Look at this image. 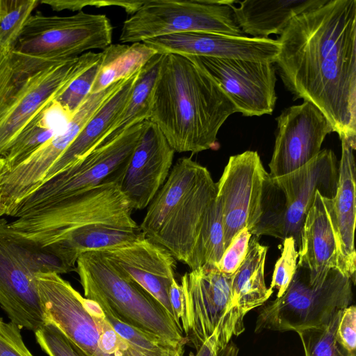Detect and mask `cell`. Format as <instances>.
<instances>
[{
    "label": "cell",
    "instance_id": "obj_7",
    "mask_svg": "<svg viewBox=\"0 0 356 356\" xmlns=\"http://www.w3.org/2000/svg\"><path fill=\"white\" fill-rule=\"evenodd\" d=\"M75 270L84 298L106 307L117 318L146 333L182 345L181 327L149 292L121 275L99 250L81 254Z\"/></svg>",
    "mask_w": 356,
    "mask_h": 356
},
{
    "label": "cell",
    "instance_id": "obj_27",
    "mask_svg": "<svg viewBox=\"0 0 356 356\" xmlns=\"http://www.w3.org/2000/svg\"><path fill=\"white\" fill-rule=\"evenodd\" d=\"M163 56L156 54L140 69L123 111L97 145H105L134 125L149 120L154 87Z\"/></svg>",
    "mask_w": 356,
    "mask_h": 356
},
{
    "label": "cell",
    "instance_id": "obj_32",
    "mask_svg": "<svg viewBox=\"0 0 356 356\" xmlns=\"http://www.w3.org/2000/svg\"><path fill=\"white\" fill-rule=\"evenodd\" d=\"M341 312L335 314L325 325L296 332L302 342L305 356H356L346 350L336 338Z\"/></svg>",
    "mask_w": 356,
    "mask_h": 356
},
{
    "label": "cell",
    "instance_id": "obj_24",
    "mask_svg": "<svg viewBox=\"0 0 356 356\" xmlns=\"http://www.w3.org/2000/svg\"><path fill=\"white\" fill-rule=\"evenodd\" d=\"M327 0L229 1L236 21L243 33L267 38L280 35L296 16L317 8Z\"/></svg>",
    "mask_w": 356,
    "mask_h": 356
},
{
    "label": "cell",
    "instance_id": "obj_15",
    "mask_svg": "<svg viewBox=\"0 0 356 356\" xmlns=\"http://www.w3.org/2000/svg\"><path fill=\"white\" fill-rule=\"evenodd\" d=\"M127 79L90 94L60 132L5 174L0 181V217L10 216L18 203L43 183L49 169L89 120Z\"/></svg>",
    "mask_w": 356,
    "mask_h": 356
},
{
    "label": "cell",
    "instance_id": "obj_5",
    "mask_svg": "<svg viewBox=\"0 0 356 356\" xmlns=\"http://www.w3.org/2000/svg\"><path fill=\"white\" fill-rule=\"evenodd\" d=\"M132 211L113 176L90 190L17 218L10 226L17 234L45 246L84 234L102 224L139 228Z\"/></svg>",
    "mask_w": 356,
    "mask_h": 356
},
{
    "label": "cell",
    "instance_id": "obj_40",
    "mask_svg": "<svg viewBox=\"0 0 356 356\" xmlns=\"http://www.w3.org/2000/svg\"><path fill=\"white\" fill-rule=\"evenodd\" d=\"M169 300L172 309L175 319L181 326L180 318L183 312V293L181 285L174 279L169 290Z\"/></svg>",
    "mask_w": 356,
    "mask_h": 356
},
{
    "label": "cell",
    "instance_id": "obj_23",
    "mask_svg": "<svg viewBox=\"0 0 356 356\" xmlns=\"http://www.w3.org/2000/svg\"><path fill=\"white\" fill-rule=\"evenodd\" d=\"M298 252L297 265L308 270L309 280L312 285L323 284L331 269L339 270L335 231L327 206L319 191L316 192L305 217Z\"/></svg>",
    "mask_w": 356,
    "mask_h": 356
},
{
    "label": "cell",
    "instance_id": "obj_1",
    "mask_svg": "<svg viewBox=\"0 0 356 356\" xmlns=\"http://www.w3.org/2000/svg\"><path fill=\"white\" fill-rule=\"evenodd\" d=\"M277 40L275 63L293 99L313 104L339 138L356 139V0H327Z\"/></svg>",
    "mask_w": 356,
    "mask_h": 356
},
{
    "label": "cell",
    "instance_id": "obj_43",
    "mask_svg": "<svg viewBox=\"0 0 356 356\" xmlns=\"http://www.w3.org/2000/svg\"><path fill=\"white\" fill-rule=\"evenodd\" d=\"M7 172L8 168L6 160L3 156L0 155V181Z\"/></svg>",
    "mask_w": 356,
    "mask_h": 356
},
{
    "label": "cell",
    "instance_id": "obj_22",
    "mask_svg": "<svg viewBox=\"0 0 356 356\" xmlns=\"http://www.w3.org/2000/svg\"><path fill=\"white\" fill-rule=\"evenodd\" d=\"M341 156L335 195L323 197L334 227L339 255V270L355 284L356 252L355 249V159L356 139L340 138Z\"/></svg>",
    "mask_w": 356,
    "mask_h": 356
},
{
    "label": "cell",
    "instance_id": "obj_13",
    "mask_svg": "<svg viewBox=\"0 0 356 356\" xmlns=\"http://www.w3.org/2000/svg\"><path fill=\"white\" fill-rule=\"evenodd\" d=\"M101 57V52L88 51L19 79L0 111V155L4 156L25 126Z\"/></svg>",
    "mask_w": 356,
    "mask_h": 356
},
{
    "label": "cell",
    "instance_id": "obj_34",
    "mask_svg": "<svg viewBox=\"0 0 356 356\" xmlns=\"http://www.w3.org/2000/svg\"><path fill=\"white\" fill-rule=\"evenodd\" d=\"M298 248L293 237L283 239L281 257L275 263L270 287L277 289V297L280 298L286 291L297 268Z\"/></svg>",
    "mask_w": 356,
    "mask_h": 356
},
{
    "label": "cell",
    "instance_id": "obj_33",
    "mask_svg": "<svg viewBox=\"0 0 356 356\" xmlns=\"http://www.w3.org/2000/svg\"><path fill=\"white\" fill-rule=\"evenodd\" d=\"M101 63L102 57L99 61L75 78L55 100L70 119L90 95L92 87L100 70Z\"/></svg>",
    "mask_w": 356,
    "mask_h": 356
},
{
    "label": "cell",
    "instance_id": "obj_29",
    "mask_svg": "<svg viewBox=\"0 0 356 356\" xmlns=\"http://www.w3.org/2000/svg\"><path fill=\"white\" fill-rule=\"evenodd\" d=\"M101 53V67L90 94L102 91L113 83L134 75L157 54L142 42L131 45L111 44Z\"/></svg>",
    "mask_w": 356,
    "mask_h": 356
},
{
    "label": "cell",
    "instance_id": "obj_20",
    "mask_svg": "<svg viewBox=\"0 0 356 356\" xmlns=\"http://www.w3.org/2000/svg\"><path fill=\"white\" fill-rule=\"evenodd\" d=\"M160 54L205 56L275 63L280 51L277 40L207 32L172 33L143 42Z\"/></svg>",
    "mask_w": 356,
    "mask_h": 356
},
{
    "label": "cell",
    "instance_id": "obj_35",
    "mask_svg": "<svg viewBox=\"0 0 356 356\" xmlns=\"http://www.w3.org/2000/svg\"><path fill=\"white\" fill-rule=\"evenodd\" d=\"M34 332L37 343L49 356H83L67 337L51 323H45Z\"/></svg>",
    "mask_w": 356,
    "mask_h": 356
},
{
    "label": "cell",
    "instance_id": "obj_11",
    "mask_svg": "<svg viewBox=\"0 0 356 356\" xmlns=\"http://www.w3.org/2000/svg\"><path fill=\"white\" fill-rule=\"evenodd\" d=\"M339 179L335 154L324 149L311 161L285 175L272 177L266 236L284 239L293 237L298 250L301 229L316 191L332 198Z\"/></svg>",
    "mask_w": 356,
    "mask_h": 356
},
{
    "label": "cell",
    "instance_id": "obj_2",
    "mask_svg": "<svg viewBox=\"0 0 356 356\" xmlns=\"http://www.w3.org/2000/svg\"><path fill=\"white\" fill-rule=\"evenodd\" d=\"M139 227L146 238L191 270L218 267L224 232L217 184L207 168L191 157L177 159Z\"/></svg>",
    "mask_w": 356,
    "mask_h": 356
},
{
    "label": "cell",
    "instance_id": "obj_30",
    "mask_svg": "<svg viewBox=\"0 0 356 356\" xmlns=\"http://www.w3.org/2000/svg\"><path fill=\"white\" fill-rule=\"evenodd\" d=\"M11 238L23 259L35 273H54L58 275L75 270L54 243L40 246L15 232L10 226Z\"/></svg>",
    "mask_w": 356,
    "mask_h": 356
},
{
    "label": "cell",
    "instance_id": "obj_17",
    "mask_svg": "<svg viewBox=\"0 0 356 356\" xmlns=\"http://www.w3.org/2000/svg\"><path fill=\"white\" fill-rule=\"evenodd\" d=\"M276 120L277 132L268 164L271 177L305 165L319 153L325 136L333 131L325 115L307 101L284 109Z\"/></svg>",
    "mask_w": 356,
    "mask_h": 356
},
{
    "label": "cell",
    "instance_id": "obj_26",
    "mask_svg": "<svg viewBox=\"0 0 356 356\" xmlns=\"http://www.w3.org/2000/svg\"><path fill=\"white\" fill-rule=\"evenodd\" d=\"M268 247L252 236L247 254L234 273L232 295L234 304L245 316L252 309L263 305L273 290L267 288L264 280V266Z\"/></svg>",
    "mask_w": 356,
    "mask_h": 356
},
{
    "label": "cell",
    "instance_id": "obj_37",
    "mask_svg": "<svg viewBox=\"0 0 356 356\" xmlns=\"http://www.w3.org/2000/svg\"><path fill=\"white\" fill-rule=\"evenodd\" d=\"M21 328L0 317V356H33L26 346Z\"/></svg>",
    "mask_w": 356,
    "mask_h": 356
},
{
    "label": "cell",
    "instance_id": "obj_8",
    "mask_svg": "<svg viewBox=\"0 0 356 356\" xmlns=\"http://www.w3.org/2000/svg\"><path fill=\"white\" fill-rule=\"evenodd\" d=\"M353 284L338 269H331L323 284L312 285L308 270L297 265L282 296L259 307L254 332H297L325 325L335 314L351 305Z\"/></svg>",
    "mask_w": 356,
    "mask_h": 356
},
{
    "label": "cell",
    "instance_id": "obj_9",
    "mask_svg": "<svg viewBox=\"0 0 356 356\" xmlns=\"http://www.w3.org/2000/svg\"><path fill=\"white\" fill-rule=\"evenodd\" d=\"M232 276L225 275L216 266L205 265L181 278V327L197 351L215 332L221 350L233 336L245 330V316L232 300Z\"/></svg>",
    "mask_w": 356,
    "mask_h": 356
},
{
    "label": "cell",
    "instance_id": "obj_28",
    "mask_svg": "<svg viewBox=\"0 0 356 356\" xmlns=\"http://www.w3.org/2000/svg\"><path fill=\"white\" fill-rule=\"evenodd\" d=\"M70 120L55 101L38 113L4 155L8 172L60 132Z\"/></svg>",
    "mask_w": 356,
    "mask_h": 356
},
{
    "label": "cell",
    "instance_id": "obj_14",
    "mask_svg": "<svg viewBox=\"0 0 356 356\" xmlns=\"http://www.w3.org/2000/svg\"><path fill=\"white\" fill-rule=\"evenodd\" d=\"M270 179L257 152L248 150L229 157L216 183L225 250L243 228L255 235L264 214Z\"/></svg>",
    "mask_w": 356,
    "mask_h": 356
},
{
    "label": "cell",
    "instance_id": "obj_21",
    "mask_svg": "<svg viewBox=\"0 0 356 356\" xmlns=\"http://www.w3.org/2000/svg\"><path fill=\"white\" fill-rule=\"evenodd\" d=\"M101 252L118 273L140 284L175 318L169 290L177 260L167 249L142 233L131 243Z\"/></svg>",
    "mask_w": 356,
    "mask_h": 356
},
{
    "label": "cell",
    "instance_id": "obj_4",
    "mask_svg": "<svg viewBox=\"0 0 356 356\" xmlns=\"http://www.w3.org/2000/svg\"><path fill=\"white\" fill-rule=\"evenodd\" d=\"M45 323L54 324L83 356H184L147 350L122 338L100 306L54 273L35 275Z\"/></svg>",
    "mask_w": 356,
    "mask_h": 356
},
{
    "label": "cell",
    "instance_id": "obj_18",
    "mask_svg": "<svg viewBox=\"0 0 356 356\" xmlns=\"http://www.w3.org/2000/svg\"><path fill=\"white\" fill-rule=\"evenodd\" d=\"M175 152L158 127L145 121L140 140L114 177L133 210L144 209L165 182Z\"/></svg>",
    "mask_w": 356,
    "mask_h": 356
},
{
    "label": "cell",
    "instance_id": "obj_12",
    "mask_svg": "<svg viewBox=\"0 0 356 356\" xmlns=\"http://www.w3.org/2000/svg\"><path fill=\"white\" fill-rule=\"evenodd\" d=\"M136 124L113 140L96 146L82 159L58 173L22 199L10 216L32 211L90 190L110 179L128 161L145 129Z\"/></svg>",
    "mask_w": 356,
    "mask_h": 356
},
{
    "label": "cell",
    "instance_id": "obj_16",
    "mask_svg": "<svg viewBox=\"0 0 356 356\" xmlns=\"http://www.w3.org/2000/svg\"><path fill=\"white\" fill-rule=\"evenodd\" d=\"M218 84L243 116L272 114L275 106L276 67L247 60L189 56Z\"/></svg>",
    "mask_w": 356,
    "mask_h": 356
},
{
    "label": "cell",
    "instance_id": "obj_39",
    "mask_svg": "<svg viewBox=\"0 0 356 356\" xmlns=\"http://www.w3.org/2000/svg\"><path fill=\"white\" fill-rule=\"evenodd\" d=\"M18 79L10 54L0 53V111L15 90Z\"/></svg>",
    "mask_w": 356,
    "mask_h": 356
},
{
    "label": "cell",
    "instance_id": "obj_10",
    "mask_svg": "<svg viewBox=\"0 0 356 356\" xmlns=\"http://www.w3.org/2000/svg\"><path fill=\"white\" fill-rule=\"evenodd\" d=\"M184 32L244 36L228 0H148L124 22L119 41L141 42Z\"/></svg>",
    "mask_w": 356,
    "mask_h": 356
},
{
    "label": "cell",
    "instance_id": "obj_41",
    "mask_svg": "<svg viewBox=\"0 0 356 356\" xmlns=\"http://www.w3.org/2000/svg\"><path fill=\"white\" fill-rule=\"evenodd\" d=\"M220 351L218 347L216 333L214 332L197 351L195 356H216Z\"/></svg>",
    "mask_w": 356,
    "mask_h": 356
},
{
    "label": "cell",
    "instance_id": "obj_3",
    "mask_svg": "<svg viewBox=\"0 0 356 356\" xmlns=\"http://www.w3.org/2000/svg\"><path fill=\"white\" fill-rule=\"evenodd\" d=\"M236 112L216 81L189 56L164 54L149 121L175 152L213 148L220 128Z\"/></svg>",
    "mask_w": 356,
    "mask_h": 356
},
{
    "label": "cell",
    "instance_id": "obj_42",
    "mask_svg": "<svg viewBox=\"0 0 356 356\" xmlns=\"http://www.w3.org/2000/svg\"><path fill=\"white\" fill-rule=\"evenodd\" d=\"M238 346L230 341L225 348L218 352L216 356H238Z\"/></svg>",
    "mask_w": 356,
    "mask_h": 356
},
{
    "label": "cell",
    "instance_id": "obj_36",
    "mask_svg": "<svg viewBox=\"0 0 356 356\" xmlns=\"http://www.w3.org/2000/svg\"><path fill=\"white\" fill-rule=\"evenodd\" d=\"M252 234L247 228L241 229L233 238L218 264L220 270L227 276H232L244 260Z\"/></svg>",
    "mask_w": 356,
    "mask_h": 356
},
{
    "label": "cell",
    "instance_id": "obj_6",
    "mask_svg": "<svg viewBox=\"0 0 356 356\" xmlns=\"http://www.w3.org/2000/svg\"><path fill=\"white\" fill-rule=\"evenodd\" d=\"M113 26L104 14L79 10L70 16L31 15L10 54L17 77L77 57L112 42Z\"/></svg>",
    "mask_w": 356,
    "mask_h": 356
},
{
    "label": "cell",
    "instance_id": "obj_25",
    "mask_svg": "<svg viewBox=\"0 0 356 356\" xmlns=\"http://www.w3.org/2000/svg\"><path fill=\"white\" fill-rule=\"evenodd\" d=\"M139 72L128 78L123 86L96 111L49 169L43 183L82 159L98 145L123 111Z\"/></svg>",
    "mask_w": 356,
    "mask_h": 356
},
{
    "label": "cell",
    "instance_id": "obj_19",
    "mask_svg": "<svg viewBox=\"0 0 356 356\" xmlns=\"http://www.w3.org/2000/svg\"><path fill=\"white\" fill-rule=\"evenodd\" d=\"M35 275L10 234V222L0 218V306L21 329L35 332L44 324Z\"/></svg>",
    "mask_w": 356,
    "mask_h": 356
},
{
    "label": "cell",
    "instance_id": "obj_38",
    "mask_svg": "<svg viewBox=\"0 0 356 356\" xmlns=\"http://www.w3.org/2000/svg\"><path fill=\"white\" fill-rule=\"evenodd\" d=\"M338 342L350 353L356 355V307L350 305L341 312L336 330Z\"/></svg>",
    "mask_w": 356,
    "mask_h": 356
},
{
    "label": "cell",
    "instance_id": "obj_31",
    "mask_svg": "<svg viewBox=\"0 0 356 356\" xmlns=\"http://www.w3.org/2000/svg\"><path fill=\"white\" fill-rule=\"evenodd\" d=\"M38 0H0V53L9 55Z\"/></svg>",
    "mask_w": 356,
    "mask_h": 356
}]
</instances>
